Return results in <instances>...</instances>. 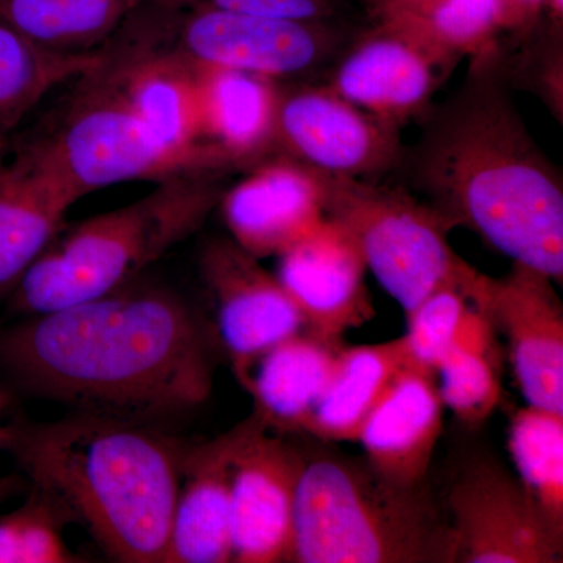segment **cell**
<instances>
[{
  "label": "cell",
  "instance_id": "cell-1",
  "mask_svg": "<svg viewBox=\"0 0 563 563\" xmlns=\"http://www.w3.org/2000/svg\"><path fill=\"white\" fill-rule=\"evenodd\" d=\"M0 369L21 390L77 412L139 421L188 412L213 388L198 314L177 292L135 280L0 329Z\"/></svg>",
  "mask_w": 563,
  "mask_h": 563
},
{
  "label": "cell",
  "instance_id": "cell-2",
  "mask_svg": "<svg viewBox=\"0 0 563 563\" xmlns=\"http://www.w3.org/2000/svg\"><path fill=\"white\" fill-rule=\"evenodd\" d=\"M396 173L444 222L472 229L514 263L563 279L562 174L536 143L496 46L432 103Z\"/></svg>",
  "mask_w": 563,
  "mask_h": 563
},
{
  "label": "cell",
  "instance_id": "cell-3",
  "mask_svg": "<svg viewBox=\"0 0 563 563\" xmlns=\"http://www.w3.org/2000/svg\"><path fill=\"white\" fill-rule=\"evenodd\" d=\"M185 448L143 421L77 412L3 426L0 450L124 563H166Z\"/></svg>",
  "mask_w": 563,
  "mask_h": 563
},
{
  "label": "cell",
  "instance_id": "cell-4",
  "mask_svg": "<svg viewBox=\"0 0 563 563\" xmlns=\"http://www.w3.org/2000/svg\"><path fill=\"white\" fill-rule=\"evenodd\" d=\"M285 562L454 563L453 536L428 483H393L366 459L303 454Z\"/></svg>",
  "mask_w": 563,
  "mask_h": 563
},
{
  "label": "cell",
  "instance_id": "cell-5",
  "mask_svg": "<svg viewBox=\"0 0 563 563\" xmlns=\"http://www.w3.org/2000/svg\"><path fill=\"white\" fill-rule=\"evenodd\" d=\"M213 174L158 181L144 198L65 228L10 295L9 312L35 317L91 301L135 280L198 231L220 203Z\"/></svg>",
  "mask_w": 563,
  "mask_h": 563
},
{
  "label": "cell",
  "instance_id": "cell-6",
  "mask_svg": "<svg viewBox=\"0 0 563 563\" xmlns=\"http://www.w3.org/2000/svg\"><path fill=\"white\" fill-rule=\"evenodd\" d=\"M318 174L325 218L351 233L366 268L404 312L470 268L448 242L450 225L407 188Z\"/></svg>",
  "mask_w": 563,
  "mask_h": 563
},
{
  "label": "cell",
  "instance_id": "cell-7",
  "mask_svg": "<svg viewBox=\"0 0 563 563\" xmlns=\"http://www.w3.org/2000/svg\"><path fill=\"white\" fill-rule=\"evenodd\" d=\"M76 98L52 135L31 147L84 198L122 181L198 174L163 150L141 124L102 60L79 77Z\"/></svg>",
  "mask_w": 563,
  "mask_h": 563
},
{
  "label": "cell",
  "instance_id": "cell-8",
  "mask_svg": "<svg viewBox=\"0 0 563 563\" xmlns=\"http://www.w3.org/2000/svg\"><path fill=\"white\" fill-rule=\"evenodd\" d=\"M365 25L280 20L211 5L187 22L180 51L203 65L277 84H324Z\"/></svg>",
  "mask_w": 563,
  "mask_h": 563
},
{
  "label": "cell",
  "instance_id": "cell-9",
  "mask_svg": "<svg viewBox=\"0 0 563 563\" xmlns=\"http://www.w3.org/2000/svg\"><path fill=\"white\" fill-rule=\"evenodd\" d=\"M401 128L354 106L325 84H280L274 155L313 172L376 180L396 172Z\"/></svg>",
  "mask_w": 563,
  "mask_h": 563
},
{
  "label": "cell",
  "instance_id": "cell-10",
  "mask_svg": "<svg viewBox=\"0 0 563 563\" xmlns=\"http://www.w3.org/2000/svg\"><path fill=\"white\" fill-rule=\"evenodd\" d=\"M454 563H561L563 536L520 479L492 457L466 463L448 490Z\"/></svg>",
  "mask_w": 563,
  "mask_h": 563
},
{
  "label": "cell",
  "instance_id": "cell-11",
  "mask_svg": "<svg viewBox=\"0 0 563 563\" xmlns=\"http://www.w3.org/2000/svg\"><path fill=\"white\" fill-rule=\"evenodd\" d=\"M462 58L395 22L372 20L324 84L354 106L395 122L420 121Z\"/></svg>",
  "mask_w": 563,
  "mask_h": 563
},
{
  "label": "cell",
  "instance_id": "cell-12",
  "mask_svg": "<svg viewBox=\"0 0 563 563\" xmlns=\"http://www.w3.org/2000/svg\"><path fill=\"white\" fill-rule=\"evenodd\" d=\"M199 272L217 314L218 336L239 383L274 346L306 331V320L276 274L233 240L206 244Z\"/></svg>",
  "mask_w": 563,
  "mask_h": 563
},
{
  "label": "cell",
  "instance_id": "cell-13",
  "mask_svg": "<svg viewBox=\"0 0 563 563\" xmlns=\"http://www.w3.org/2000/svg\"><path fill=\"white\" fill-rule=\"evenodd\" d=\"M232 459V562L287 561L303 454L255 415L235 426Z\"/></svg>",
  "mask_w": 563,
  "mask_h": 563
},
{
  "label": "cell",
  "instance_id": "cell-14",
  "mask_svg": "<svg viewBox=\"0 0 563 563\" xmlns=\"http://www.w3.org/2000/svg\"><path fill=\"white\" fill-rule=\"evenodd\" d=\"M551 282L514 263L503 279L481 273L477 296L496 331L506 333L526 401L563 413V309Z\"/></svg>",
  "mask_w": 563,
  "mask_h": 563
},
{
  "label": "cell",
  "instance_id": "cell-15",
  "mask_svg": "<svg viewBox=\"0 0 563 563\" xmlns=\"http://www.w3.org/2000/svg\"><path fill=\"white\" fill-rule=\"evenodd\" d=\"M102 68L163 150L198 174L225 169L202 140L198 62L180 49L133 52L120 60L103 51Z\"/></svg>",
  "mask_w": 563,
  "mask_h": 563
},
{
  "label": "cell",
  "instance_id": "cell-16",
  "mask_svg": "<svg viewBox=\"0 0 563 563\" xmlns=\"http://www.w3.org/2000/svg\"><path fill=\"white\" fill-rule=\"evenodd\" d=\"M277 258L276 277L309 331L342 339L350 329L373 320L374 306L365 284L368 268L340 222L325 218Z\"/></svg>",
  "mask_w": 563,
  "mask_h": 563
},
{
  "label": "cell",
  "instance_id": "cell-17",
  "mask_svg": "<svg viewBox=\"0 0 563 563\" xmlns=\"http://www.w3.org/2000/svg\"><path fill=\"white\" fill-rule=\"evenodd\" d=\"M220 206L233 242L258 261L279 257L325 220L320 174L282 155L252 166Z\"/></svg>",
  "mask_w": 563,
  "mask_h": 563
},
{
  "label": "cell",
  "instance_id": "cell-18",
  "mask_svg": "<svg viewBox=\"0 0 563 563\" xmlns=\"http://www.w3.org/2000/svg\"><path fill=\"white\" fill-rule=\"evenodd\" d=\"M443 409L435 373L404 365L358 435L366 461L393 483H426L442 435Z\"/></svg>",
  "mask_w": 563,
  "mask_h": 563
},
{
  "label": "cell",
  "instance_id": "cell-19",
  "mask_svg": "<svg viewBox=\"0 0 563 563\" xmlns=\"http://www.w3.org/2000/svg\"><path fill=\"white\" fill-rule=\"evenodd\" d=\"M79 199L31 146L5 163L0 172V299L10 298Z\"/></svg>",
  "mask_w": 563,
  "mask_h": 563
},
{
  "label": "cell",
  "instance_id": "cell-20",
  "mask_svg": "<svg viewBox=\"0 0 563 563\" xmlns=\"http://www.w3.org/2000/svg\"><path fill=\"white\" fill-rule=\"evenodd\" d=\"M236 429L185 448L166 563L232 562L231 487Z\"/></svg>",
  "mask_w": 563,
  "mask_h": 563
},
{
  "label": "cell",
  "instance_id": "cell-21",
  "mask_svg": "<svg viewBox=\"0 0 563 563\" xmlns=\"http://www.w3.org/2000/svg\"><path fill=\"white\" fill-rule=\"evenodd\" d=\"M198 84L202 140L225 169L274 157L280 84L199 62Z\"/></svg>",
  "mask_w": 563,
  "mask_h": 563
},
{
  "label": "cell",
  "instance_id": "cell-22",
  "mask_svg": "<svg viewBox=\"0 0 563 563\" xmlns=\"http://www.w3.org/2000/svg\"><path fill=\"white\" fill-rule=\"evenodd\" d=\"M343 347L342 339L306 329L266 352L243 385L254 399L252 415L269 431L302 433Z\"/></svg>",
  "mask_w": 563,
  "mask_h": 563
},
{
  "label": "cell",
  "instance_id": "cell-23",
  "mask_svg": "<svg viewBox=\"0 0 563 563\" xmlns=\"http://www.w3.org/2000/svg\"><path fill=\"white\" fill-rule=\"evenodd\" d=\"M409 362L402 336L391 342L343 347L335 372L302 433L322 442H357L366 418Z\"/></svg>",
  "mask_w": 563,
  "mask_h": 563
},
{
  "label": "cell",
  "instance_id": "cell-24",
  "mask_svg": "<svg viewBox=\"0 0 563 563\" xmlns=\"http://www.w3.org/2000/svg\"><path fill=\"white\" fill-rule=\"evenodd\" d=\"M372 20L395 22L459 58L492 49L501 36L499 0H366Z\"/></svg>",
  "mask_w": 563,
  "mask_h": 563
},
{
  "label": "cell",
  "instance_id": "cell-25",
  "mask_svg": "<svg viewBox=\"0 0 563 563\" xmlns=\"http://www.w3.org/2000/svg\"><path fill=\"white\" fill-rule=\"evenodd\" d=\"M495 332L490 318L472 307L463 318L453 346L437 368V387L443 406L463 424H483L501 399Z\"/></svg>",
  "mask_w": 563,
  "mask_h": 563
},
{
  "label": "cell",
  "instance_id": "cell-26",
  "mask_svg": "<svg viewBox=\"0 0 563 563\" xmlns=\"http://www.w3.org/2000/svg\"><path fill=\"white\" fill-rule=\"evenodd\" d=\"M102 57L103 51L47 49L0 20V131H11L47 92L79 79Z\"/></svg>",
  "mask_w": 563,
  "mask_h": 563
},
{
  "label": "cell",
  "instance_id": "cell-27",
  "mask_svg": "<svg viewBox=\"0 0 563 563\" xmlns=\"http://www.w3.org/2000/svg\"><path fill=\"white\" fill-rule=\"evenodd\" d=\"M509 451L526 493L563 536V413L529 404L518 409L510 421Z\"/></svg>",
  "mask_w": 563,
  "mask_h": 563
},
{
  "label": "cell",
  "instance_id": "cell-28",
  "mask_svg": "<svg viewBox=\"0 0 563 563\" xmlns=\"http://www.w3.org/2000/svg\"><path fill=\"white\" fill-rule=\"evenodd\" d=\"M122 0H0V20L33 43L85 54L120 20Z\"/></svg>",
  "mask_w": 563,
  "mask_h": 563
},
{
  "label": "cell",
  "instance_id": "cell-29",
  "mask_svg": "<svg viewBox=\"0 0 563 563\" xmlns=\"http://www.w3.org/2000/svg\"><path fill=\"white\" fill-rule=\"evenodd\" d=\"M477 274L479 272L470 266L461 276L429 292L406 313L407 332L402 340L410 363L437 372L472 306Z\"/></svg>",
  "mask_w": 563,
  "mask_h": 563
},
{
  "label": "cell",
  "instance_id": "cell-30",
  "mask_svg": "<svg viewBox=\"0 0 563 563\" xmlns=\"http://www.w3.org/2000/svg\"><path fill=\"white\" fill-rule=\"evenodd\" d=\"M70 515L47 493L33 487L27 501L0 515V563H77L63 528Z\"/></svg>",
  "mask_w": 563,
  "mask_h": 563
},
{
  "label": "cell",
  "instance_id": "cell-31",
  "mask_svg": "<svg viewBox=\"0 0 563 563\" xmlns=\"http://www.w3.org/2000/svg\"><path fill=\"white\" fill-rule=\"evenodd\" d=\"M214 7L280 20L365 25L372 21L366 0H211Z\"/></svg>",
  "mask_w": 563,
  "mask_h": 563
},
{
  "label": "cell",
  "instance_id": "cell-32",
  "mask_svg": "<svg viewBox=\"0 0 563 563\" xmlns=\"http://www.w3.org/2000/svg\"><path fill=\"white\" fill-rule=\"evenodd\" d=\"M18 485H20V483H18V479H14L13 483L0 487V503L5 501L9 496L13 495L14 490L18 488Z\"/></svg>",
  "mask_w": 563,
  "mask_h": 563
},
{
  "label": "cell",
  "instance_id": "cell-33",
  "mask_svg": "<svg viewBox=\"0 0 563 563\" xmlns=\"http://www.w3.org/2000/svg\"><path fill=\"white\" fill-rule=\"evenodd\" d=\"M7 133L0 131V172L7 163Z\"/></svg>",
  "mask_w": 563,
  "mask_h": 563
},
{
  "label": "cell",
  "instance_id": "cell-34",
  "mask_svg": "<svg viewBox=\"0 0 563 563\" xmlns=\"http://www.w3.org/2000/svg\"><path fill=\"white\" fill-rule=\"evenodd\" d=\"M10 404V395L3 388H0V421H2L3 413H5L7 407Z\"/></svg>",
  "mask_w": 563,
  "mask_h": 563
},
{
  "label": "cell",
  "instance_id": "cell-35",
  "mask_svg": "<svg viewBox=\"0 0 563 563\" xmlns=\"http://www.w3.org/2000/svg\"><path fill=\"white\" fill-rule=\"evenodd\" d=\"M179 2H180V0H179Z\"/></svg>",
  "mask_w": 563,
  "mask_h": 563
}]
</instances>
